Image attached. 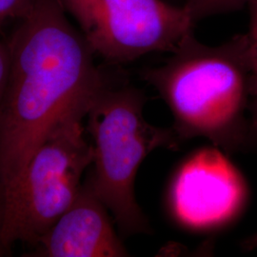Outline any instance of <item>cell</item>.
<instances>
[{
    "label": "cell",
    "instance_id": "obj_1",
    "mask_svg": "<svg viewBox=\"0 0 257 257\" xmlns=\"http://www.w3.org/2000/svg\"><path fill=\"white\" fill-rule=\"evenodd\" d=\"M10 70L0 105V204L57 128L87 115L110 82L59 0H33L7 42Z\"/></svg>",
    "mask_w": 257,
    "mask_h": 257
},
{
    "label": "cell",
    "instance_id": "obj_2",
    "mask_svg": "<svg viewBox=\"0 0 257 257\" xmlns=\"http://www.w3.org/2000/svg\"><path fill=\"white\" fill-rule=\"evenodd\" d=\"M142 77L170 108L179 141L207 138L230 152L245 140L251 101L245 35L210 46L192 34L165 63L145 70Z\"/></svg>",
    "mask_w": 257,
    "mask_h": 257
},
{
    "label": "cell",
    "instance_id": "obj_3",
    "mask_svg": "<svg viewBox=\"0 0 257 257\" xmlns=\"http://www.w3.org/2000/svg\"><path fill=\"white\" fill-rule=\"evenodd\" d=\"M145 101L138 89L110 83L95 96L86 115L92 161L84 182L105 204L126 236L150 230L135 195L139 167L157 148L179 145L173 128L156 127L145 120Z\"/></svg>",
    "mask_w": 257,
    "mask_h": 257
},
{
    "label": "cell",
    "instance_id": "obj_4",
    "mask_svg": "<svg viewBox=\"0 0 257 257\" xmlns=\"http://www.w3.org/2000/svg\"><path fill=\"white\" fill-rule=\"evenodd\" d=\"M85 117L75 115L55 128L0 204V256L18 242L35 247L77 197L92 161Z\"/></svg>",
    "mask_w": 257,
    "mask_h": 257
},
{
    "label": "cell",
    "instance_id": "obj_5",
    "mask_svg": "<svg viewBox=\"0 0 257 257\" xmlns=\"http://www.w3.org/2000/svg\"><path fill=\"white\" fill-rule=\"evenodd\" d=\"M93 54L112 64L151 53H174L193 34L183 6L165 0H59Z\"/></svg>",
    "mask_w": 257,
    "mask_h": 257
},
{
    "label": "cell",
    "instance_id": "obj_6",
    "mask_svg": "<svg viewBox=\"0 0 257 257\" xmlns=\"http://www.w3.org/2000/svg\"><path fill=\"white\" fill-rule=\"evenodd\" d=\"M247 199L238 170L219 148H204L177 168L168 190V208L187 230H219L235 220Z\"/></svg>",
    "mask_w": 257,
    "mask_h": 257
},
{
    "label": "cell",
    "instance_id": "obj_7",
    "mask_svg": "<svg viewBox=\"0 0 257 257\" xmlns=\"http://www.w3.org/2000/svg\"><path fill=\"white\" fill-rule=\"evenodd\" d=\"M112 219L105 204L83 182L74 203L29 256H128Z\"/></svg>",
    "mask_w": 257,
    "mask_h": 257
},
{
    "label": "cell",
    "instance_id": "obj_8",
    "mask_svg": "<svg viewBox=\"0 0 257 257\" xmlns=\"http://www.w3.org/2000/svg\"><path fill=\"white\" fill-rule=\"evenodd\" d=\"M249 8V27L245 34L246 49L251 82V101L249 114L251 130L257 134V0H251Z\"/></svg>",
    "mask_w": 257,
    "mask_h": 257
},
{
    "label": "cell",
    "instance_id": "obj_9",
    "mask_svg": "<svg viewBox=\"0 0 257 257\" xmlns=\"http://www.w3.org/2000/svg\"><path fill=\"white\" fill-rule=\"evenodd\" d=\"M251 0H187L184 4L189 10L193 21L196 23L201 19L212 16L241 9L249 4Z\"/></svg>",
    "mask_w": 257,
    "mask_h": 257
},
{
    "label": "cell",
    "instance_id": "obj_10",
    "mask_svg": "<svg viewBox=\"0 0 257 257\" xmlns=\"http://www.w3.org/2000/svg\"><path fill=\"white\" fill-rule=\"evenodd\" d=\"M33 0H0V21L22 19L27 15Z\"/></svg>",
    "mask_w": 257,
    "mask_h": 257
},
{
    "label": "cell",
    "instance_id": "obj_11",
    "mask_svg": "<svg viewBox=\"0 0 257 257\" xmlns=\"http://www.w3.org/2000/svg\"><path fill=\"white\" fill-rule=\"evenodd\" d=\"M10 70L9 49L7 43H0V105L3 99Z\"/></svg>",
    "mask_w": 257,
    "mask_h": 257
},
{
    "label": "cell",
    "instance_id": "obj_12",
    "mask_svg": "<svg viewBox=\"0 0 257 257\" xmlns=\"http://www.w3.org/2000/svg\"><path fill=\"white\" fill-rule=\"evenodd\" d=\"M243 246H244V248H247L248 250L257 248V233H255L254 235H252L251 237L247 239Z\"/></svg>",
    "mask_w": 257,
    "mask_h": 257
}]
</instances>
